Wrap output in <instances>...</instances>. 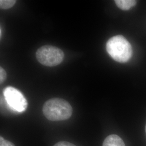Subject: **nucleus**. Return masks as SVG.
Returning <instances> with one entry per match:
<instances>
[{
	"mask_svg": "<svg viewBox=\"0 0 146 146\" xmlns=\"http://www.w3.org/2000/svg\"><path fill=\"white\" fill-rule=\"evenodd\" d=\"M64 52L58 47L46 45L37 50L36 56L40 63L47 67H54L62 62Z\"/></svg>",
	"mask_w": 146,
	"mask_h": 146,
	"instance_id": "7ed1b4c3",
	"label": "nucleus"
},
{
	"mask_svg": "<svg viewBox=\"0 0 146 146\" xmlns=\"http://www.w3.org/2000/svg\"><path fill=\"white\" fill-rule=\"evenodd\" d=\"M106 50L113 59L120 63L128 62L133 54L130 43L122 35L111 37L106 43Z\"/></svg>",
	"mask_w": 146,
	"mask_h": 146,
	"instance_id": "f03ea898",
	"label": "nucleus"
},
{
	"mask_svg": "<svg viewBox=\"0 0 146 146\" xmlns=\"http://www.w3.org/2000/svg\"><path fill=\"white\" fill-rule=\"evenodd\" d=\"M102 146H125L122 139L117 135L112 134L107 136L104 140Z\"/></svg>",
	"mask_w": 146,
	"mask_h": 146,
	"instance_id": "39448f33",
	"label": "nucleus"
},
{
	"mask_svg": "<svg viewBox=\"0 0 146 146\" xmlns=\"http://www.w3.org/2000/svg\"><path fill=\"white\" fill-rule=\"evenodd\" d=\"M54 146H76L73 143L67 141H60L56 143Z\"/></svg>",
	"mask_w": 146,
	"mask_h": 146,
	"instance_id": "9d476101",
	"label": "nucleus"
},
{
	"mask_svg": "<svg viewBox=\"0 0 146 146\" xmlns=\"http://www.w3.org/2000/svg\"><path fill=\"white\" fill-rule=\"evenodd\" d=\"M0 146H15L11 141L5 140L2 136L0 137Z\"/></svg>",
	"mask_w": 146,
	"mask_h": 146,
	"instance_id": "6e6552de",
	"label": "nucleus"
},
{
	"mask_svg": "<svg viewBox=\"0 0 146 146\" xmlns=\"http://www.w3.org/2000/svg\"><path fill=\"white\" fill-rule=\"evenodd\" d=\"M42 111L48 120L60 121L69 119L72 115L73 108L66 100L61 98H52L44 103Z\"/></svg>",
	"mask_w": 146,
	"mask_h": 146,
	"instance_id": "f257e3e1",
	"label": "nucleus"
},
{
	"mask_svg": "<svg viewBox=\"0 0 146 146\" xmlns=\"http://www.w3.org/2000/svg\"></svg>",
	"mask_w": 146,
	"mask_h": 146,
	"instance_id": "9b49d317",
	"label": "nucleus"
},
{
	"mask_svg": "<svg viewBox=\"0 0 146 146\" xmlns=\"http://www.w3.org/2000/svg\"><path fill=\"white\" fill-rule=\"evenodd\" d=\"M7 78V74L5 70L2 68H0V83L1 84L3 83Z\"/></svg>",
	"mask_w": 146,
	"mask_h": 146,
	"instance_id": "1a4fd4ad",
	"label": "nucleus"
},
{
	"mask_svg": "<svg viewBox=\"0 0 146 146\" xmlns=\"http://www.w3.org/2000/svg\"><path fill=\"white\" fill-rule=\"evenodd\" d=\"M115 4L123 11H128L136 4L134 0H115Z\"/></svg>",
	"mask_w": 146,
	"mask_h": 146,
	"instance_id": "423d86ee",
	"label": "nucleus"
},
{
	"mask_svg": "<svg viewBox=\"0 0 146 146\" xmlns=\"http://www.w3.org/2000/svg\"><path fill=\"white\" fill-rule=\"evenodd\" d=\"M15 3V0H1L0 8L2 9H8L13 7Z\"/></svg>",
	"mask_w": 146,
	"mask_h": 146,
	"instance_id": "0eeeda50",
	"label": "nucleus"
},
{
	"mask_svg": "<svg viewBox=\"0 0 146 146\" xmlns=\"http://www.w3.org/2000/svg\"><path fill=\"white\" fill-rule=\"evenodd\" d=\"M5 102L11 110L18 113H22L26 110L28 102L21 92L13 87H7L3 90Z\"/></svg>",
	"mask_w": 146,
	"mask_h": 146,
	"instance_id": "20e7f679",
	"label": "nucleus"
}]
</instances>
